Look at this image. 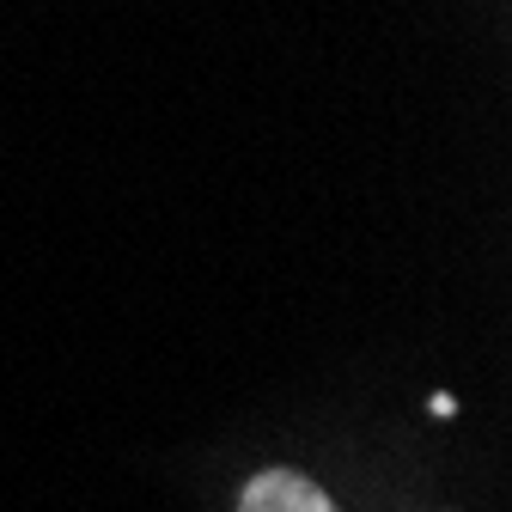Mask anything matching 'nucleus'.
Masks as SVG:
<instances>
[{
	"instance_id": "obj_1",
	"label": "nucleus",
	"mask_w": 512,
	"mask_h": 512,
	"mask_svg": "<svg viewBox=\"0 0 512 512\" xmlns=\"http://www.w3.org/2000/svg\"><path fill=\"white\" fill-rule=\"evenodd\" d=\"M238 512H342V506L299 470H263V476L244 482Z\"/></svg>"
}]
</instances>
